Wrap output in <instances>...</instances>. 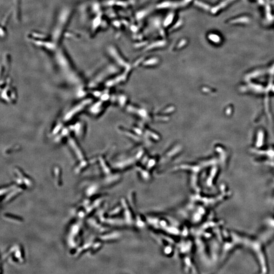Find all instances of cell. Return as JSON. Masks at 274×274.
I'll return each instance as SVG.
<instances>
[{
    "label": "cell",
    "mask_w": 274,
    "mask_h": 274,
    "mask_svg": "<svg viewBox=\"0 0 274 274\" xmlns=\"http://www.w3.org/2000/svg\"><path fill=\"white\" fill-rule=\"evenodd\" d=\"M21 192V188H18L17 189H15V190H13V191L11 192L10 193H9L8 195L7 196V197H6L5 199L4 200L5 202H10L12 199H13L15 197V196H17L18 194L20 193V192Z\"/></svg>",
    "instance_id": "cell-1"
},
{
    "label": "cell",
    "mask_w": 274,
    "mask_h": 274,
    "mask_svg": "<svg viewBox=\"0 0 274 274\" xmlns=\"http://www.w3.org/2000/svg\"><path fill=\"white\" fill-rule=\"evenodd\" d=\"M4 217H5V218H6V219H7L8 220H10V221H15L16 222H21L22 221L21 218H20V217H17V216H16L15 215H11V214H5Z\"/></svg>",
    "instance_id": "cell-2"
}]
</instances>
